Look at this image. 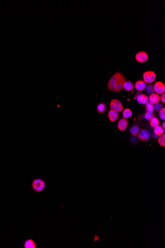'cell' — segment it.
Masks as SVG:
<instances>
[{
    "label": "cell",
    "mask_w": 165,
    "mask_h": 248,
    "mask_svg": "<svg viewBox=\"0 0 165 248\" xmlns=\"http://www.w3.org/2000/svg\"><path fill=\"white\" fill-rule=\"evenodd\" d=\"M152 137H153V138H154V139H156L158 137V136L156 135V134L153 132V134H152Z\"/></svg>",
    "instance_id": "83f0119b"
},
{
    "label": "cell",
    "mask_w": 165,
    "mask_h": 248,
    "mask_svg": "<svg viewBox=\"0 0 165 248\" xmlns=\"http://www.w3.org/2000/svg\"><path fill=\"white\" fill-rule=\"evenodd\" d=\"M149 121H150L149 123H150V125L153 128L157 127L158 126H159L160 124V121L157 117H152Z\"/></svg>",
    "instance_id": "ac0fdd59"
},
{
    "label": "cell",
    "mask_w": 165,
    "mask_h": 248,
    "mask_svg": "<svg viewBox=\"0 0 165 248\" xmlns=\"http://www.w3.org/2000/svg\"><path fill=\"white\" fill-rule=\"evenodd\" d=\"M159 117L161 118V120H165V107H163L160 111H159Z\"/></svg>",
    "instance_id": "cb8c5ba5"
},
{
    "label": "cell",
    "mask_w": 165,
    "mask_h": 248,
    "mask_svg": "<svg viewBox=\"0 0 165 248\" xmlns=\"http://www.w3.org/2000/svg\"><path fill=\"white\" fill-rule=\"evenodd\" d=\"M108 117L110 121L112 123H114L117 121L119 118V112L110 109L108 113Z\"/></svg>",
    "instance_id": "ba28073f"
},
{
    "label": "cell",
    "mask_w": 165,
    "mask_h": 248,
    "mask_svg": "<svg viewBox=\"0 0 165 248\" xmlns=\"http://www.w3.org/2000/svg\"><path fill=\"white\" fill-rule=\"evenodd\" d=\"M138 137L141 141L143 142H147L149 141L151 138V133L148 129H143L140 130Z\"/></svg>",
    "instance_id": "5b68a950"
},
{
    "label": "cell",
    "mask_w": 165,
    "mask_h": 248,
    "mask_svg": "<svg viewBox=\"0 0 165 248\" xmlns=\"http://www.w3.org/2000/svg\"><path fill=\"white\" fill-rule=\"evenodd\" d=\"M24 247L25 248H36L35 242L33 239H27L24 242Z\"/></svg>",
    "instance_id": "5bb4252c"
},
{
    "label": "cell",
    "mask_w": 165,
    "mask_h": 248,
    "mask_svg": "<svg viewBox=\"0 0 165 248\" xmlns=\"http://www.w3.org/2000/svg\"><path fill=\"white\" fill-rule=\"evenodd\" d=\"M126 81L123 74L120 71L115 72L107 83L108 90L119 93L123 89L124 83Z\"/></svg>",
    "instance_id": "6da1fadb"
},
{
    "label": "cell",
    "mask_w": 165,
    "mask_h": 248,
    "mask_svg": "<svg viewBox=\"0 0 165 248\" xmlns=\"http://www.w3.org/2000/svg\"><path fill=\"white\" fill-rule=\"evenodd\" d=\"M163 104L161 103H158L156 104L154 106V110H156V112H158L163 108Z\"/></svg>",
    "instance_id": "d4e9b609"
},
{
    "label": "cell",
    "mask_w": 165,
    "mask_h": 248,
    "mask_svg": "<svg viewBox=\"0 0 165 248\" xmlns=\"http://www.w3.org/2000/svg\"><path fill=\"white\" fill-rule=\"evenodd\" d=\"M33 189L37 192H41L44 190L46 187V183L43 179L36 178L33 181L32 183Z\"/></svg>",
    "instance_id": "7a4b0ae2"
},
{
    "label": "cell",
    "mask_w": 165,
    "mask_h": 248,
    "mask_svg": "<svg viewBox=\"0 0 165 248\" xmlns=\"http://www.w3.org/2000/svg\"><path fill=\"white\" fill-rule=\"evenodd\" d=\"M135 86L133 82L130 80H126L123 86V89L127 92H131L133 90Z\"/></svg>",
    "instance_id": "7c38bea8"
},
{
    "label": "cell",
    "mask_w": 165,
    "mask_h": 248,
    "mask_svg": "<svg viewBox=\"0 0 165 248\" xmlns=\"http://www.w3.org/2000/svg\"><path fill=\"white\" fill-rule=\"evenodd\" d=\"M145 90L147 93L149 94V95H151V94L154 93L155 92L153 85L152 84H149L147 85Z\"/></svg>",
    "instance_id": "44dd1931"
},
{
    "label": "cell",
    "mask_w": 165,
    "mask_h": 248,
    "mask_svg": "<svg viewBox=\"0 0 165 248\" xmlns=\"http://www.w3.org/2000/svg\"><path fill=\"white\" fill-rule=\"evenodd\" d=\"M165 122L164 121L163 123H162V127L163 128V129H165Z\"/></svg>",
    "instance_id": "f1b7e54d"
},
{
    "label": "cell",
    "mask_w": 165,
    "mask_h": 248,
    "mask_svg": "<svg viewBox=\"0 0 165 248\" xmlns=\"http://www.w3.org/2000/svg\"><path fill=\"white\" fill-rule=\"evenodd\" d=\"M128 125V121L127 119L122 118L118 121L117 127L121 131H124L126 129Z\"/></svg>",
    "instance_id": "30bf717a"
},
{
    "label": "cell",
    "mask_w": 165,
    "mask_h": 248,
    "mask_svg": "<svg viewBox=\"0 0 165 248\" xmlns=\"http://www.w3.org/2000/svg\"><path fill=\"white\" fill-rule=\"evenodd\" d=\"M122 116L125 119H128L131 118L133 115V112L129 108H126L123 110L122 111Z\"/></svg>",
    "instance_id": "2e32d148"
},
{
    "label": "cell",
    "mask_w": 165,
    "mask_h": 248,
    "mask_svg": "<svg viewBox=\"0 0 165 248\" xmlns=\"http://www.w3.org/2000/svg\"><path fill=\"white\" fill-rule=\"evenodd\" d=\"M136 100L139 104L145 105L147 103H148V97L146 95L141 94L138 96Z\"/></svg>",
    "instance_id": "4fadbf2b"
},
{
    "label": "cell",
    "mask_w": 165,
    "mask_h": 248,
    "mask_svg": "<svg viewBox=\"0 0 165 248\" xmlns=\"http://www.w3.org/2000/svg\"><path fill=\"white\" fill-rule=\"evenodd\" d=\"M156 77V74L153 71H147L143 74V81L146 83L151 84L155 81Z\"/></svg>",
    "instance_id": "277c9868"
},
{
    "label": "cell",
    "mask_w": 165,
    "mask_h": 248,
    "mask_svg": "<svg viewBox=\"0 0 165 248\" xmlns=\"http://www.w3.org/2000/svg\"><path fill=\"white\" fill-rule=\"evenodd\" d=\"M164 132H165L164 129H163L162 126L160 125L155 127L154 129V133L158 136H161V135H163V134H164Z\"/></svg>",
    "instance_id": "d6986e66"
},
{
    "label": "cell",
    "mask_w": 165,
    "mask_h": 248,
    "mask_svg": "<svg viewBox=\"0 0 165 248\" xmlns=\"http://www.w3.org/2000/svg\"><path fill=\"white\" fill-rule=\"evenodd\" d=\"M158 142L160 145L162 147H164L165 146V134L160 136L158 140Z\"/></svg>",
    "instance_id": "7402d4cb"
},
{
    "label": "cell",
    "mask_w": 165,
    "mask_h": 248,
    "mask_svg": "<svg viewBox=\"0 0 165 248\" xmlns=\"http://www.w3.org/2000/svg\"><path fill=\"white\" fill-rule=\"evenodd\" d=\"M109 107L111 110H115L117 112H122L124 110V106L121 101L118 99H113L110 101Z\"/></svg>",
    "instance_id": "3957f363"
},
{
    "label": "cell",
    "mask_w": 165,
    "mask_h": 248,
    "mask_svg": "<svg viewBox=\"0 0 165 248\" xmlns=\"http://www.w3.org/2000/svg\"><path fill=\"white\" fill-rule=\"evenodd\" d=\"M145 110L146 112H153L154 110V105L150 102H148L145 104Z\"/></svg>",
    "instance_id": "ffe728a7"
},
{
    "label": "cell",
    "mask_w": 165,
    "mask_h": 248,
    "mask_svg": "<svg viewBox=\"0 0 165 248\" xmlns=\"http://www.w3.org/2000/svg\"><path fill=\"white\" fill-rule=\"evenodd\" d=\"M154 117V114L153 112H146L144 115V118L147 120H150V119Z\"/></svg>",
    "instance_id": "603a6c76"
},
{
    "label": "cell",
    "mask_w": 165,
    "mask_h": 248,
    "mask_svg": "<svg viewBox=\"0 0 165 248\" xmlns=\"http://www.w3.org/2000/svg\"><path fill=\"white\" fill-rule=\"evenodd\" d=\"M130 133L133 136H136L138 135L140 131V128L138 126L133 125L130 128Z\"/></svg>",
    "instance_id": "e0dca14e"
},
{
    "label": "cell",
    "mask_w": 165,
    "mask_h": 248,
    "mask_svg": "<svg viewBox=\"0 0 165 248\" xmlns=\"http://www.w3.org/2000/svg\"><path fill=\"white\" fill-rule=\"evenodd\" d=\"M135 58L138 63H144L148 61L149 56L146 52L141 51L136 53Z\"/></svg>",
    "instance_id": "8992f818"
},
{
    "label": "cell",
    "mask_w": 165,
    "mask_h": 248,
    "mask_svg": "<svg viewBox=\"0 0 165 248\" xmlns=\"http://www.w3.org/2000/svg\"><path fill=\"white\" fill-rule=\"evenodd\" d=\"M134 86H135V89H136L138 92H141L145 90L146 86V84L143 80H139L136 81Z\"/></svg>",
    "instance_id": "9c48e42d"
},
{
    "label": "cell",
    "mask_w": 165,
    "mask_h": 248,
    "mask_svg": "<svg viewBox=\"0 0 165 248\" xmlns=\"http://www.w3.org/2000/svg\"><path fill=\"white\" fill-rule=\"evenodd\" d=\"M98 112L103 114L106 112L107 110V106L104 103H100L98 104L96 107Z\"/></svg>",
    "instance_id": "9a60e30c"
},
{
    "label": "cell",
    "mask_w": 165,
    "mask_h": 248,
    "mask_svg": "<svg viewBox=\"0 0 165 248\" xmlns=\"http://www.w3.org/2000/svg\"><path fill=\"white\" fill-rule=\"evenodd\" d=\"M160 99L161 101L162 102V103H165V93H163L162 94L161 96H160Z\"/></svg>",
    "instance_id": "484cf974"
},
{
    "label": "cell",
    "mask_w": 165,
    "mask_h": 248,
    "mask_svg": "<svg viewBox=\"0 0 165 248\" xmlns=\"http://www.w3.org/2000/svg\"><path fill=\"white\" fill-rule=\"evenodd\" d=\"M141 92H138L136 93V94L135 95V97H134V99H135V100H136L137 99V98H138V96H139L140 94H141Z\"/></svg>",
    "instance_id": "4316f807"
},
{
    "label": "cell",
    "mask_w": 165,
    "mask_h": 248,
    "mask_svg": "<svg viewBox=\"0 0 165 248\" xmlns=\"http://www.w3.org/2000/svg\"><path fill=\"white\" fill-rule=\"evenodd\" d=\"M148 101H149L150 103H151V104L154 105L159 103V101H160V96H159V94H158L157 93H155L152 94L149 97Z\"/></svg>",
    "instance_id": "8fae6325"
},
{
    "label": "cell",
    "mask_w": 165,
    "mask_h": 248,
    "mask_svg": "<svg viewBox=\"0 0 165 248\" xmlns=\"http://www.w3.org/2000/svg\"><path fill=\"white\" fill-rule=\"evenodd\" d=\"M154 90L156 93L158 94H162L165 93V85L161 81H157L153 85Z\"/></svg>",
    "instance_id": "52a82bcc"
}]
</instances>
